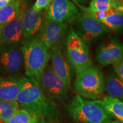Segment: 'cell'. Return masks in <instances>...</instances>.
<instances>
[{"mask_svg": "<svg viewBox=\"0 0 123 123\" xmlns=\"http://www.w3.org/2000/svg\"><path fill=\"white\" fill-rule=\"evenodd\" d=\"M21 89L17 101L25 110L39 116L43 120H54L59 115V110L36 81L26 76L21 77Z\"/></svg>", "mask_w": 123, "mask_h": 123, "instance_id": "obj_1", "label": "cell"}, {"mask_svg": "<svg viewBox=\"0 0 123 123\" xmlns=\"http://www.w3.org/2000/svg\"><path fill=\"white\" fill-rule=\"evenodd\" d=\"M26 76L39 80L51 59V51L39 38L24 40L21 44Z\"/></svg>", "mask_w": 123, "mask_h": 123, "instance_id": "obj_2", "label": "cell"}, {"mask_svg": "<svg viewBox=\"0 0 123 123\" xmlns=\"http://www.w3.org/2000/svg\"><path fill=\"white\" fill-rule=\"evenodd\" d=\"M69 115L76 123H107L114 117L100 100H88L76 95L68 107Z\"/></svg>", "mask_w": 123, "mask_h": 123, "instance_id": "obj_3", "label": "cell"}, {"mask_svg": "<svg viewBox=\"0 0 123 123\" xmlns=\"http://www.w3.org/2000/svg\"><path fill=\"white\" fill-rule=\"evenodd\" d=\"M67 56L76 74L79 75L93 66L87 44L77 34L73 27L68 30L66 41Z\"/></svg>", "mask_w": 123, "mask_h": 123, "instance_id": "obj_4", "label": "cell"}, {"mask_svg": "<svg viewBox=\"0 0 123 123\" xmlns=\"http://www.w3.org/2000/svg\"><path fill=\"white\" fill-rule=\"evenodd\" d=\"M104 87L102 73L99 68L93 66L78 75L74 83L78 94L91 100L99 99L103 93Z\"/></svg>", "mask_w": 123, "mask_h": 123, "instance_id": "obj_5", "label": "cell"}, {"mask_svg": "<svg viewBox=\"0 0 123 123\" xmlns=\"http://www.w3.org/2000/svg\"><path fill=\"white\" fill-rule=\"evenodd\" d=\"M24 59L19 44H0V75L18 78L22 73Z\"/></svg>", "mask_w": 123, "mask_h": 123, "instance_id": "obj_6", "label": "cell"}, {"mask_svg": "<svg viewBox=\"0 0 123 123\" xmlns=\"http://www.w3.org/2000/svg\"><path fill=\"white\" fill-rule=\"evenodd\" d=\"M48 98L53 102L64 103L68 96V86L60 79L48 65L42 74L39 82Z\"/></svg>", "mask_w": 123, "mask_h": 123, "instance_id": "obj_7", "label": "cell"}, {"mask_svg": "<svg viewBox=\"0 0 123 123\" xmlns=\"http://www.w3.org/2000/svg\"><path fill=\"white\" fill-rule=\"evenodd\" d=\"M73 28L87 44L95 42L110 31L100 21L87 12H84L75 21Z\"/></svg>", "mask_w": 123, "mask_h": 123, "instance_id": "obj_8", "label": "cell"}, {"mask_svg": "<svg viewBox=\"0 0 123 123\" xmlns=\"http://www.w3.org/2000/svg\"><path fill=\"white\" fill-rule=\"evenodd\" d=\"M44 15L49 19L66 25L75 22L81 15L74 3L70 0H53L44 9Z\"/></svg>", "mask_w": 123, "mask_h": 123, "instance_id": "obj_9", "label": "cell"}, {"mask_svg": "<svg viewBox=\"0 0 123 123\" xmlns=\"http://www.w3.org/2000/svg\"><path fill=\"white\" fill-rule=\"evenodd\" d=\"M67 25L55 22L46 18L39 36L47 48H61L67 41Z\"/></svg>", "mask_w": 123, "mask_h": 123, "instance_id": "obj_10", "label": "cell"}, {"mask_svg": "<svg viewBox=\"0 0 123 123\" xmlns=\"http://www.w3.org/2000/svg\"><path fill=\"white\" fill-rule=\"evenodd\" d=\"M45 19L42 12L35 10L33 6L27 7L23 17L24 41L39 37Z\"/></svg>", "mask_w": 123, "mask_h": 123, "instance_id": "obj_11", "label": "cell"}, {"mask_svg": "<svg viewBox=\"0 0 123 123\" xmlns=\"http://www.w3.org/2000/svg\"><path fill=\"white\" fill-rule=\"evenodd\" d=\"M123 58V42L110 39L103 43L96 52V60L102 66L114 64Z\"/></svg>", "mask_w": 123, "mask_h": 123, "instance_id": "obj_12", "label": "cell"}, {"mask_svg": "<svg viewBox=\"0 0 123 123\" xmlns=\"http://www.w3.org/2000/svg\"><path fill=\"white\" fill-rule=\"evenodd\" d=\"M26 9L14 19L0 27V44H20L23 42V17Z\"/></svg>", "mask_w": 123, "mask_h": 123, "instance_id": "obj_13", "label": "cell"}, {"mask_svg": "<svg viewBox=\"0 0 123 123\" xmlns=\"http://www.w3.org/2000/svg\"><path fill=\"white\" fill-rule=\"evenodd\" d=\"M51 51V66L54 73L67 86H70L73 76V66L66 58L61 48H54Z\"/></svg>", "mask_w": 123, "mask_h": 123, "instance_id": "obj_14", "label": "cell"}, {"mask_svg": "<svg viewBox=\"0 0 123 123\" xmlns=\"http://www.w3.org/2000/svg\"><path fill=\"white\" fill-rule=\"evenodd\" d=\"M21 89L20 78L0 75V100L16 101Z\"/></svg>", "mask_w": 123, "mask_h": 123, "instance_id": "obj_15", "label": "cell"}, {"mask_svg": "<svg viewBox=\"0 0 123 123\" xmlns=\"http://www.w3.org/2000/svg\"><path fill=\"white\" fill-rule=\"evenodd\" d=\"M26 8L24 0H13L9 5L0 9V27L14 19Z\"/></svg>", "mask_w": 123, "mask_h": 123, "instance_id": "obj_16", "label": "cell"}, {"mask_svg": "<svg viewBox=\"0 0 123 123\" xmlns=\"http://www.w3.org/2000/svg\"><path fill=\"white\" fill-rule=\"evenodd\" d=\"M105 90L109 96L123 102V82L116 75H109L106 81Z\"/></svg>", "mask_w": 123, "mask_h": 123, "instance_id": "obj_17", "label": "cell"}, {"mask_svg": "<svg viewBox=\"0 0 123 123\" xmlns=\"http://www.w3.org/2000/svg\"><path fill=\"white\" fill-rule=\"evenodd\" d=\"M108 111L119 121L123 123V102L120 100L107 96L102 100Z\"/></svg>", "mask_w": 123, "mask_h": 123, "instance_id": "obj_18", "label": "cell"}, {"mask_svg": "<svg viewBox=\"0 0 123 123\" xmlns=\"http://www.w3.org/2000/svg\"><path fill=\"white\" fill-rule=\"evenodd\" d=\"M79 6L89 13H95L106 11L113 7L119 9L120 3L119 0H91L89 7Z\"/></svg>", "mask_w": 123, "mask_h": 123, "instance_id": "obj_19", "label": "cell"}, {"mask_svg": "<svg viewBox=\"0 0 123 123\" xmlns=\"http://www.w3.org/2000/svg\"><path fill=\"white\" fill-rule=\"evenodd\" d=\"M45 121L37 115L21 109L5 123H44Z\"/></svg>", "mask_w": 123, "mask_h": 123, "instance_id": "obj_20", "label": "cell"}, {"mask_svg": "<svg viewBox=\"0 0 123 123\" xmlns=\"http://www.w3.org/2000/svg\"><path fill=\"white\" fill-rule=\"evenodd\" d=\"M19 110V104L16 101L0 100V119L6 122Z\"/></svg>", "mask_w": 123, "mask_h": 123, "instance_id": "obj_21", "label": "cell"}, {"mask_svg": "<svg viewBox=\"0 0 123 123\" xmlns=\"http://www.w3.org/2000/svg\"><path fill=\"white\" fill-rule=\"evenodd\" d=\"M100 21L110 30H121L123 29V12L117 11L103 18Z\"/></svg>", "mask_w": 123, "mask_h": 123, "instance_id": "obj_22", "label": "cell"}, {"mask_svg": "<svg viewBox=\"0 0 123 123\" xmlns=\"http://www.w3.org/2000/svg\"><path fill=\"white\" fill-rule=\"evenodd\" d=\"M53 0H36L35 4L32 6L33 9L39 12L46 9L52 2Z\"/></svg>", "mask_w": 123, "mask_h": 123, "instance_id": "obj_23", "label": "cell"}, {"mask_svg": "<svg viewBox=\"0 0 123 123\" xmlns=\"http://www.w3.org/2000/svg\"><path fill=\"white\" fill-rule=\"evenodd\" d=\"M113 68L117 76L123 82V58L113 64Z\"/></svg>", "mask_w": 123, "mask_h": 123, "instance_id": "obj_24", "label": "cell"}, {"mask_svg": "<svg viewBox=\"0 0 123 123\" xmlns=\"http://www.w3.org/2000/svg\"><path fill=\"white\" fill-rule=\"evenodd\" d=\"M13 0H0V9L7 6Z\"/></svg>", "mask_w": 123, "mask_h": 123, "instance_id": "obj_25", "label": "cell"}, {"mask_svg": "<svg viewBox=\"0 0 123 123\" xmlns=\"http://www.w3.org/2000/svg\"><path fill=\"white\" fill-rule=\"evenodd\" d=\"M73 1H74V2H75L76 5L83 6L84 5L87 4V3L89 2H90L91 0H73Z\"/></svg>", "mask_w": 123, "mask_h": 123, "instance_id": "obj_26", "label": "cell"}, {"mask_svg": "<svg viewBox=\"0 0 123 123\" xmlns=\"http://www.w3.org/2000/svg\"><path fill=\"white\" fill-rule=\"evenodd\" d=\"M120 6H119V10L120 11L123 12V0H119Z\"/></svg>", "mask_w": 123, "mask_h": 123, "instance_id": "obj_27", "label": "cell"}, {"mask_svg": "<svg viewBox=\"0 0 123 123\" xmlns=\"http://www.w3.org/2000/svg\"><path fill=\"white\" fill-rule=\"evenodd\" d=\"M107 123H123L119 121V120H112L109 121L108 122H107Z\"/></svg>", "mask_w": 123, "mask_h": 123, "instance_id": "obj_28", "label": "cell"}, {"mask_svg": "<svg viewBox=\"0 0 123 123\" xmlns=\"http://www.w3.org/2000/svg\"><path fill=\"white\" fill-rule=\"evenodd\" d=\"M6 122H5V121H2V120H1L0 119V123H5Z\"/></svg>", "mask_w": 123, "mask_h": 123, "instance_id": "obj_29", "label": "cell"}]
</instances>
